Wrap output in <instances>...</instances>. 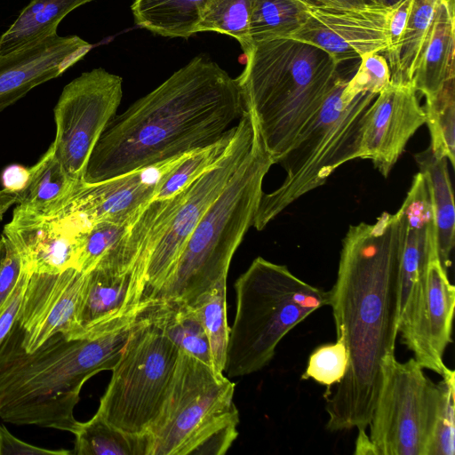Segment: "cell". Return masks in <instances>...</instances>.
Returning <instances> with one entry per match:
<instances>
[{"mask_svg": "<svg viewBox=\"0 0 455 455\" xmlns=\"http://www.w3.org/2000/svg\"><path fill=\"white\" fill-rule=\"evenodd\" d=\"M253 0H208L201 11L196 33L212 31L234 37L244 54L251 48L249 34Z\"/></svg>", "mask_w": 455, "mask_h": 455, "instance_id": "obj_32", "label": "cell"}, {"mask_svg": "<svg viewBox=\"0 0 455 455\" xmlns=\"http://www.w3.org/2000/svg\"><path fill=\"white\" fill-rule=\"evenodd\" d=\"M392 5L364 2L339 5L315 0L307 9L304 25L289 38L315 45L339 65L389 45L388 20Z\"/></svg>", "mask_w": 455, "mask_h": 455, "instance_id": "obj_13", "label": "cell"}, {"mask_svg": "<svg viewBox=\"0 0 455 455\" xmlns=\"http://www.w3.org/2000/svg\"><path fill=\"white\" fill-rule=\"evenodd\" d=\"M443 379L431 387V403L424 455H454V371L445 368Z\"/></svg>", "mask_w": 455, "mask_h": 455, "instance_id": "obj_30", "label": "cell"}, {"mask_svg": "<svg viewBox=\"0 0 455 455\" xmlns=\"http://www.w3.org/2000/svg\"><path fill=\"white\" fill-rule=\"evenodd\" d=\"M132 279L129 272L99 263L85 273L75 339H93L130 325Z\"/></svg>", "mask_w": 455, "mask_h": 455, "instance_id": "obj_21", "label": "cell"}, {"mask_svg": "<svg viewBox=\"0 0 455 455\" xmlns=\"http://www.w3.org/2000/svg\"><path fill=\"white\" fill-rule=\"evenodd\" d=\"M273 164L256 126L249 155L194 229L172 275L152 300L191 304L227 280L231 259L252 227L263 180Z\"/></svg>", "mask_w": 455, "mask_h": 455, "instance_id": "obj_5", "label": "cell"}, {"mask_svg": "<svg viewBox=\"0 0 455 455\" xmlns=\"http://www.w3.org/2000/svg\"><path fill=\"white\" fill-rule=\"evenodd\" d=\"M406 220L398 210L374 223L351 225L342 240L329 306L337 339L348 353L344 378L326 391V428L369 426L381 384V363L399 333L400 269Z\"/></svg>", "mask_w": 455, "mask_h": 455, "instance_id": "obj_1", "label": "cell"}, {"mask_svg": "<svg viewBox=\"0 0 455 455\" xmlns=\"http://www.w3.org/2000/svg\"><path fill=\"white\" fill-rule=\"evenodd\" d=\"M255 130V122L245 110L224 156L188 187L182 204L149 253L139 308L151 301L172 275L194 229L249 155Z\"/></svg>", "mask_w": 455, "mask_h": 455, "instance_id": "obj_11", "label": "cell"}, {"mask_svg": "<svg viewBox=\"0 0 455 455\" xmlns=\"http://www.w3.org/2000/svg\"><path fill=\"white\" fill-rule=\"evenodd\" d=\"M30 271L26 269L0 313V344L13 326Z\"/></svg>", "mask_w": 455, "mask_h": 455, "instance_id": "obj_42", "label": "cell"}, {"mask_svg": "<svg viewBox=\"0 0 455 455\" xmlns=\"http://www.w3.org/2000/svg\"><path fill=\"white\" fill-rule=\"evenodd\" d=\"M75 435L74 455H148L149 438L128 434L108 422L99 413L79 422Z\"/></svg>", "mask_w": 455, "mask_h": 455, "instance_id": "obj_28", "label": "cell"}, {"mask_svg": "<svg viewBox=\"0 0 455 455\" xmlns=\"http://www.w3.org/2000/svg\"><path fill=\"white\" fill-rule=\"evenodd\" d=\"M136 315L159 329L179 350L212 365L207 337L192 305L181 301L152 300L140 307Z\"/></svg>", "mask_w": 455, "mask_h": 455, "instance_id": "obj_25", "label": "cell"}, {"mask_svg": "<svg viewBox=\"0 0 455 455\" xmlns=\"http://www.w3.org/2000/svg\"><path fill=\"white\" fill-rule=\"evenodd\" d=\"M91 225L65 209L42 216L17 206L2 235L14 245L30 273L58 274L76 268L80 235Z\"/></svg>", "mask_w": 455, "mask_h": 455, "instance_id": "obj_15", "label": "cell"}, {"mask_svg": "<svg viewBox=\"0 0 455 455\" xmlns=\"http://www.w3.org/2000/svg\"><path fill=\"white\" fill-rule=\"evenodd\" d=\"M92 45L78 36L58 34L0 56V112L33 88L60 76Z\"/></svg>", "mask_w": 455, "mask_h": 455, "instance_id": "obj_20", "label": "cell"}, {"mask_svg": "<svg viewBox=\"0 0 455 455\" xmlns=\"http://www.w3.org/2000/svg\"><path fill=\"white\" fill-rule=\"evenodd\" d=\"M315 0H253L249 34L257 43L289 37L308 18V7Z\"/></svg>", "mask_w": 455, "mask_h": 455, "instance_id": "obj_29", "label": "cell"}, {"mask_svg": "<svg viewBox=\"0 0 455 455\" xmlns=\"http://www.w3.org/2000/svg\"><path fill=\"white\" fill-rule=\"evenodd\" d=\"M4 238L3 236L1 235L0 236V259L4 254Z\"/></svg>", "mask_w": 455, "mask_h": 455, "instance_id": "obj_48", "label": "cell"}, {"mask_svg": "<svg viewBox=\"0 0 455 455\" xmlns=\"http://www.w3.org/2000/svg\"><path fill=\"white\" fill-rule=\"evenodd\" d=\"M455 288L439 259L429 262L423 292L409 320L399 328L402 342L423 368L443 375V354L451 342Z\"/></svg>", "mask_w": 455, "mask_h": 455, "instance_id": "obj_18", "label": "cell"}, {"mask_svg": "<svg viewBox=\"0 0 455 455\" xmlns=\"http://www.w3.org/2000/svg\"><path fill=\"white\" fill-rule=\"evenodd\" d=\"M433 382L410 358L395 352L381 363V384L369 424L378 455H424Z\"/></svg>", "mask_w": 455, "mask_h": 455, "instance_id": "obj_12", "label": "cell"}, {"mask_svg": "<svg viewBox=\"0 0 455 455\" xmlns=\"http://www.w3.org/2000/svg\"><path fill=\"white\" fill-rule=\"evenodd\" d=\"M129 224L102 221L92 223L84 230L79 239L76 269L88 273L94 268L115 248Z\"/></svg>", "mask_w": 455, "mask_h": 455, "instance_id": "obj_36", "label": "cell"}, {"mask_svg": "<svg viewBox=\"0 0 455 455\" xmlns=\"http://www.w3.org/2000/svg\"><path fill=\"white\" fill-rule=\"evenodd\" d=\"M245 56L237 77L245 109L278 164L332 90L339 64L323 50L289 37L254 44Z\"/></svg>", "mask_w": 455, "mask_h": 455, "instance_id": "obj_4", "label": "cell"}, {"mask_svg": "<svg viewBox=\"0 0 455 455\" xmlns=\"http://www.w3.org/2000/svg\"><path fill=\"white\" fill-rule=\"evenodd\" d=\"M406 220L400 269L399 327L420 300L430 261L439 259L435 219L425 179L420 172L399 209Z\"/></svg>", "mask_w": 455, "mask_h": 455, "instance_id": "obj_19", "label": "cell"}, {"mask_svg": "<svg viewBox=\"0 0 455 455\" xmlns=\"http://www.w3.org/2000/svg\"><path fill=\"white\" fill-rule=\"evenodd\" d=\"M18 202V194L4 188L0 189V220L4 213Z\"/></svg>", "mask_w": 455, "mask_h": 455, "instance_id": "obj_45", "label": "cell"}, {"mask_svg": "<svg viewBox=\"0 0 455 455\" xmlns=\"http://www.w3.org/2000/svg\"><path fill=\"white\" fill-rule=\"evenodd\" d=\"M364 2H372V3H378L382 4L385 5H393L399 0H363Z\"/></svg>", "mask_w": 455, "mask_h": 455, "instance_id": "obj_47", "label": "cell"}, {"mask_svg": "<svg viewBox=\"0 0 455 455\" xmlns=\"http://www.w3.org/2000/svg\"><path fill=\"white\" fill-rule=\"evenodd\" d=\"M70 455L71 451L50 450L32 445L14 436L0 425V455Z\"/></svg>", "mask_w": 455, "mask_h": 455, "instance_id": "obj_41", "label": "cell"}, {"mask_svg": "<svg viewBox=\"0 0 455 455\" xmlns=\"http://www.w3.org/2000/svg\"><path fill=\"white\" fill-rule=\"evenodd\" d=\"M431 138L430 149L436 158H446L455 166L454 79L448 82L423 107Z\"/></svg>", "mask_w": 455, "mask_h": 455, "instance_id": "obj_34", "label": "cell"}, {"mask_svg": "<svg viewBox=\"0 0 455 455\" xmlns=\"http://www.w3.org/2000/svg\"><path fill=\"white\" fill-rule=\"evenodd\" d=\"M123 79L102 68L82 73L62 90L53 108L55 156L74 180L81 181L91 154L116 115Z\"/></svg>", "mask_w": 455, "mask_h": 455, "instance_id": "obj_10", "label": "cell"}, {"mask_svg": "<svg viewBox=\"0 0 455 455\" xmlns=\"http://www.w3.org/2000/svg\"><path fill=\"white\" fill-rule=\"evenodd\" d=\"M390 83V68L386 58L380 53H372L361 58L360 66L354 76L347 80L344 92L349 95L379 94Z\"/></svg>", "mask_w": 455, "mask_h": 455, "instance_id": "obj_38", "label": "cell"}, {"mask_svg": "<svg viewBox=\"0 0 455 455\" xmlns=\"http://www.w3.org/2000/svg\"><path fill=\"white\" fill-rule=\"evenodd\" d=\"M447 1L454 4V0H447Z\"/></svg>", "mask_w": 455, "mask_h": 455, "instance_id": "obj_49", "label": "cell"}, {"mask_svg": "<svg viewBox=\"0 0 455 455\" xmlns=\"http://www.w3.org/2000/svg\"><path fill=\"white\" fill-rule=\"evenodd\" d=\"M439 0H412L403 32L395 84H411L413 72L431 28Z\"/></svg>", "mask_w": 455, "mask_h": 455, "instance_id": "obj_33", "label": "cell"}, {"mask_svg": "<svg viewBox=\"0 0 455 455\" xmlns=\"http://www.w3.org/2000/svg\"><path fill=\"white\" fill-rule=\"evenodd\" d=\"M411 2L412 0H399L391 8L388 20L389 45L384 52V57L390 68L391 77L395 74L398 68L401 43L411 11Z\"/></svg>", "mask_w": 455, "mask_h": 455, "instance_id": "obj_39", "label": "cell"}, {"mask_svg": "<svg viewBox=\"0 0 455 455\" xmlns=\"http://www.w3.org/2000/svg\"><path fill=\"white\" fill-rule=\"evenodd\" d=\"M236 124L220 140L193 152L184 159L167 175L152 199H165L174 196L219 163L234 140Z\"/></svg>", "mask_w": 455, "mask_h": 455, "instance_id": "obj_35", "label": "cell"}, {"mask_svg": "<svg viewBox=\"0 0 455 455\" xmlns=\"http://www.w3.org/2000/svg\"><path fill=\"white\" fill-rule=\"evenodd\" d=\"M3 238L5 247L0 259V313L22 273L28 269L14 245L4 236Z\"/></svg>", "mask_w": 455, "mask_h": 455, "instance_id": "obj_40", "label": "cell"}, {"mask_svg": "<svg viewBox=\"0 0 455 455\" xmlns=\"http://www.w3.org/2000/svg\"><path fill=\"white\" fill-rule=\"evenodd\" d=\"M425 122L413 84L391 82L365 114L360 158L371 160L387 177L409 140Z\"/></svg>", "mask_w": 455, "mask_h": 455, "instance_id": "obj_17", "label": "cell"}, {"mask_svg": "<svg viewBox=\"0 0 455 455\" xmlns=\"http://www.w3.org/2000/svg\"><path fill=\"white\" fill-rule=\"evenodd\" d=\"M238 79L204 55L116 115L95 145L83 181L94 183L204 148L245 111Z\"/></svg>", "mask_w": 455, "mask_h": 455, "instance_id": "obj_2", "label": "cell"}, {"mask_svg": "<svg viewBox=\"0 0 455 455\" xmlns=\"http://www.w3.org/2000/svg\"><path fill=\"white\" fill-rule=\"evenodd\" d=\"M179 348L147 319L135 316L97 413L119 429L146 435L166 398Z\"/></svg>", "mask_w": 455, "mask_h": 455, "instance_id": "obj_9", "label": "cell"}, {"mask_svg": "<svg viewBox=\"0 0 455 455\" xmlns=\"http://www.w3.org/2000/svg\"><path fill=\"white\" fill-rule=\"evenodd\" d=\"M454 79V4L439 0L433 24L418 59L411 84L426 100Z\"/></svg>", "mask_w": 455, "mask_h": 455, "instance_id": "obj_22", "label": "cell"}, {"mask_svg": "<svg viewBox=\"0 0 455 455\" xmlns=\"http://www.w3.org/2000/svg\"><path fill=\"white\" fill-rule=\"evenodd\" d=\"M28 171L27 184L18 194L17 206L37 215L59 213L80 182L68 176L55 156L52 145Z\"/></svg>", "mask_w": 455, "mask_h": 455, "instance_id": "obj_23", "label": "cell"}, {"mask_svg": "<svg viewBox=\"0 0 455 455\" xmlns=\"http://www.w3.org/2000/svg\"><path fill=\"white\" fill-rule=\"evenodd\" d=\"M348 360L343 341L337 339L335 343L322 345L311 353L302 379H311L329 390L346 375Z\"/></svg>", "mask_w": 455, "mask_h": 455, "instance_id": "obj_37", "label": "cell"}, {"mask_svg": "<svg viewBox=\"0 0 455 455\" xmlns=\"http://www.w3.org/2000/svg\"><path fill=\"white\" fill-rule=\"evenodd\" d=\"M132 323L93 339H68L56 333L28 352L15 321L0 344V418L74 434L79 423L74 410L84 384L113 369Z\"/></svg>", "mask_w": 455, "mask_h": 455, "instance_id": "obj_3", "label": "cell"}, {"mask_svg": "<svg viewBox=\"0 0 455 455\" xmlns=\"http://www.w3.org/2000/svg\"><path fill=\"white\" fill-rule=\"evenodd\" d=\"M28 168L12 164L7 166L1 174L3 188L19 194L26 186L28 180Z\"/></svg>", "mask_w": 455, "mask_h": 455, "instance_id": "obj_43", "label": "cell"}, {"mask_svg": "<svg viewBox=\"0 0 455 455\" xmlns=\"http://www.w3.org/2000/svg\"><path fill=\"white\" fill-rule=\"evenodd\" d=\"M414 158L425 179L430 197L439 261L448 271L455 243V207L447 159L436 158L430 148L414 155Z\"/></svg>", "mask_w": 455, "mask_h": 455, "instance_id": "obj_24", "label": "cell"}, {"mask_svg": "<svg viewBox=\"0 0 455 455\" xmlns=\"http://www.w3.org/2000/svg\"><path fill=\"white\" fill-rule=\"evenodd\" d=\"M324 3L335 4L339 5H351L360 3H364L363 0H321Z\"/></svg>", "mask_w": 455, "mask_h": 455, "instance_id": "obj_46", "label": "cell"}, {"mask_svg": "<svg viewBox=\"0 0 455 455\" xmlns=\"http://www.w3.org/2000/svg\"><path fill=\"white\" fill-rule=\"evenodd\" d=\"M208 0H133L135 23L165 37L188 38L196 34L200 13Z\"/></svg>", "mask_w": 455, "mask_h": 455, "instance_id": "obj_27", "label": "cell"}, {"mask_svg": "<svg viewBox=\"0 0 455 455\" xmlns=\"http://www.w3.org/2000/svg\"><path fill=\"white\" fill-rule=\"evenodd\" d=\"M85 273L71 267L58 274L30 273L16 321L28 352L56 333L74 339Z\"/></svg>", "mask_w": 455, "mask_h": 455, "instance_id": "obj_14", "label": "cell"}, {"mask_svg": "<svg viewBox=\"0 0 455 455\" xmlns=\"http://www.w3.org/2000/svg\"><path fill=\"white\" fill-rule=\"evenodd\" d=\"M235 291L236 309L224 369L228 378L267 365L282 339L311 313L329 305L331 298L330 291L262 257L254 259L236 279Z\"/></svg>", "mask_w": 455, "mask_h": 455, "instance_id": "obj_6", "label": "cell"}, {"mask_svg": "<svg viewBox=\"0 0 455 455\" xmlns=\"http://www.w3.org/2000/svg\"><path fill=\"white\" fill-rule=\"evenodd\" d=\"M195 151L102 181L82 180L66 208L79 213L91 224H129L152 200L167 175Z\"/></svg>", "mask_w": 455, "mask_h": 455, "instance_id": "obj_16", "label": "cell"}, {"mask_svg": "<svg viewBox=\"0 0 455 455\" xmlns=\"http://www.w3.org/2000/svg\"><path fill=\"white\" fill-rule=\"evenodd\" d=\"M227 280L199 295L190 305L196 309L210 347L212 367L224 373L229 327L226 307Z\"/></svg>", "mask_w": 455, "mask_h": 455, "instance_id": "obj_31", "label": "cell"}, {"mask_svg": "<svg viewBox=\"0 0 455 455\" xmlns=\"http://www.w3.org/2000/svg\"><path fill=\"white\" fill-rule=\"evenodd\" d=\"M93 0H31L0 36V56L57 35L60 22L73 10Z\"/></svg>", "mask_w": 455, "mask_h": 455, "instance_id": "obj_26", "label": "cell"}, {"mask_svg": "<svg viewBox=\"0 0 455 455\" xmlns=\"http://www.w3.org/2000/svg\"><path fill=\"white\" fill-rule=\"evenodd\" d=\"M235 384L179 350L166 398L151 426L148 455H223L238 435Z\"/></svg>", "mask_w": 455, "mask_h": 455, "instance_id": "obj_7", "label": "cell"}, {"mask_svg": "<svg viewBox=\"0 0 455 455\" xmlns=\"http://www.w3.org/2000/svg\"><path fill=\"white\" fill-rule=\"evenodd\" d=\"M348 79L340 75L312 122L280 159L283 183L263 193L252 227L262 230L290 204L323 186L346 162L361 157L365 114L378 94L344 92Z\"/></svg>", "mask_w": 455, "mask_h": 455, "instance_id": "obj_8", "label": "cell"}, {"mask_svg": "<svg viewBox=\"0 0 455 455\" xmlns=\"http://www.w3.org/2000/svg\"><path fill=\"white\" fill-rule=\"evenodd\" d=\"M358 435L355 440V455H378V451L371 442L370 436L366 434L364 428H357Z\"/></svg>", "mask_w": 455, "mask_h": 455, "instance_id": "obj_44", "label": "cell"}]
</instances>
